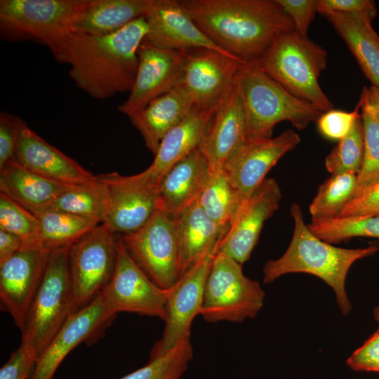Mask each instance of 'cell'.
<instances>
[{"label":"cell","mask_w":379,"mask_h":379,"mask_svg":"<svg viewBox=\"0 0 379 379\" xmlns=\"http://www.w3.org/2000/svg\"><path fill=\"white\" fill-rule=\"evenodd\" d=\"M155 0H89L78 18L74 32L89 35L114 33L145 17Z\"/></svg>","instance_id":"obj_29"},{"label":"cell","mask_w":379,"mask_h":379,"mask_svg":"<svg viewBox=\"0 0 379 379\" xmlns=\"http://www.w3.org/2000/svg\"><path fill=\"white\" fill-rule=\"evenodd\" d=\"M179 1L208 38L244 63L256 61L277 36L295 29L276 0Z\"/></svg>","instance_id":"obj_2"},{"label":"cell","mask_w":379,"mask_h":379,"mask_svg":"<svg viewBox=\"0 0 379 379\" xmlns=\"http://www.w3.org/2000/svg\"><path fill=\"white\" fill-rule=\"evenodd\" d=\"M361 110L364 153L361 169L357 175V187L354 197L379 181V124L368 111Z\"/></svg>","instance_id":"obj_38"},{"label":"cell","mask_w":379,"mask_h":379,"mask_svg":"<svg viewBox=\"0 0 379 379\" xmlns=\"http://www.w3.org/2000/svg\"><path fill=\"white\" fill-rule=\"evenodd\" d=\"M291 19L295 31L302 36L307 33L318 9L319 0H276Z\"/></svg>","instance_id":"obj_41"},{"label":"cell","mask_w":379,"mask_h":379,"mask_svg":"<svg viewBox=\"0 0 379 379\" xmlns=\"http://www.w3.org/2000/svg\"><path fill=\"white\" fill-rule=\"evenodd\" d=\"M354 371L379 372V328L347 360Z\"/></svg>","instance_id":"obj_43"},{"label":"cell","mask_w":379,"mask_h":379,"mask_svg":"<svg viewBox=\"0 0 379 379\" xmlns=\"http://www.w3.org/2000/svg\"><path fill=\"white\" fill-rule=\"evenodd\" d=\"M243 64L215 51L192 50L185 53L182 84L194 105L215 111L235 84Z\"/></svg>","instance_id":"obj_17"},{"label":"cell","mask_w":379,"mask_h":379,"mask_svg":"<svg viewBox=\"0 0 379 379\" xmlns=\"http://www.w3.org/2000/svg\"><path fill=\"white\" fill-rule=\"evenodd\" d=\"M238 77L248 138H270L274 127L284 121L302 130L325 112L291 94L255 62L243 64Z\"/></svg>","instance_id":"obj_5"},{"label":"cell","mask_w":379,"mask_h":379,"mask_svg":"<svg viewBox=\"0 0 379 379\" xmlns=\"http://www.w3.org/2000/svg\"><path fill=\"white\" fill-rule=\"evenodd\" d=\"M107 207V187L98 180L97 183L93 185L72 186L57 197L44 211L64 212L102 223Z\"/></svg>","instance_id":"obj_32"},{"label":"cell","mask_w":379,"mask_h":379,"mask_svg":"<svg viewBox=\"0 0 379 379\" xmlns=\"http://www.w3.org/2000/svg\"><path fill=\"white\" fill-rule=\"evenodd\" d=\"M36 216L39 221V247L51 253L70 247L100 222L72 214L46 211Z\"/></svg>","instance_id":"obj_30"},{"label":"cell","mask_w":379,"mask_h":379,"mask_svg":"<svg viewBox=\"0 0 379 379\" xmlns=\"http://www.w3.org/2000/svg\"><path fill=\"white\" fill-rule=\"evenodd\" d=\"M218 249L204 256L173 285L165 289L164 329L161 339L153 346L149 358L163 354L190 338L192 324L200 314L208 274Z\"/></svg>","instance_id":"obj_12"},{"label":"cell","mask_w":379,"mask_h":379,"mask_svg":"<svg viewBox=\"0 0 379 379\" xmlns=\"http://www.w3.org/2000/svg\"><path fill=\"white\" fill-rule=\"evenodd\" d=\"M248 138L247 119L238 77L216 107L199 149L208 160L212 172H215L222 168Z\"/></svg>","instance_id":"obj_21"},{"label":"cell","mask_w":379,"mask_h":379,"mask_svg":"<svg viewBox=\"0 0 379 379\" xmlns=\"http://www.w3.org/2000/svg\"><path fill=\"white\" fill-rule=\"evenodd\" d=\"M69 248L49 253L41 282L20 330L21 343L34 350L38 357L74 314Z\"/></svg>","instance_id":"obj_7"},{"label":"cell","mask_w":379,"mask_h":379,"mask_svg":"<svg viewBox=\"0 0 379 379\" xmlns=\"http://www.w3.org/2000/svg\"><path fill=\"white\" fill-rule=\"evenodd\" d=\"M265 296L259 282L244 274L241 264L218 251L208 274L200 315L210 323L242 322L257 315Z\"/></svg>","instance_id":"obj_8"},{"label":"cell","mask_w":379,"mask_h":379,"mask_svg":"<svg viewBox=\"0 0 379 379\" xmlns=\"http://www.w3.org/2000/svg\"><path fill=\"white\" fill-rule=\"evenodd\" d=\"M19 121L7 112L0 114V169L15 159Z\"/></svg>","instance_id":"obj_42"},{"label":"cell","mask_w":379,"mask_h":379,"mask_svg":"<svg viewBox=\"0 0 379 379\" xmlns=\"http://www.w3.org/2000/svg\"><path fill=\"white\" fill-rule=\"evenodd\" d=\"M0 229L18 236L25 248H39L38 218L0 192Z\"/></svg>","instance_id":"obj_37"},{"label":"cell","mask_w":379,"mask_h":379,"mask_svg":"<svg viewBox=\"0 0 379 379\" xmlns=\"http://www.w3.org/2000/svg\"><path fill=\"white\" fill-rule=\"evenodd\" d=\"M120 239L143 272L157 286L167 289L179 279V248L174 218L157 209L139 230Z\"/></svg>","instance_id":"obj_10"},{"label":"cell","mask_w":379,"mask_h":379,"mask_svg":"<svg viewBox=\"0 0 379 379\" xmlns=\"http://www.w3.org/2000/svg\"><path fill=\"white\" fill-rule=\"evenodd\" d=\"M148 33L145 17L106 35L74 32L52 55L69 65L75 85L92 98H109L130 91L138 66V51Z\"/></svg>","instance_id":"obj_1"},{"label":"cell","mask_w":379,"mask_h":379,"mask_svg":"<svg viewBox=\"0 0 379 379\" xmlns=\"http://www.w3.org/2000/svg\"><path fill=\"white\" fill-rule=\"evenodd\" d=\"M357 187L356 174L343 173L332 174L318 188L310 204L309 211L313 219L338 217L345 206L354 197Z\"/></svg>","instance_id":"obj_33"},{"label":"cell","mask_w":379,"mask_h":379,"mask_svg":"<svg viewBox=\"0 0 379 379\" xmlns=\"http://www.w3.org/2000/svg\"><path fill=\"white\" fill-rule=\"evenodd\" d=\"M291 214L294 222L291 243L280 258L265 262L263 281L269 284L289 273L314 275L333 289L342 313L348 314L352 307L345 287L347 272L357 260L378 252L379 245L374 244L355 249L334 246L310 231L298 204L291 205Z\"/></svg>","instance_id":"obj_3"},{"label":"cell","mask_w":379,"mask_h":379,"mask_svg":"<svg viewBox=\"0 0 379 379\" xmlns=\"http://www.w3.org/2000/svg\"><path fill=\"white\" fill-rule=\"evenodd\" d=\"M145 18L148 33L143 41L147 44L160 48L182 52L208 49L240 61L208 38L179 1L155 0Z\"/></svg>","instance_id":"obj_20"},{"label":"cell","mask_w":379,"mask_h":379,"mask_svg":"<svg viewBox=\"0 0 379 379\" xmlns=\"http://www.w3.org/2000/svg\"><path fill=\"white\" fill-rule=\"evenodd\" d=\"M364 153V130L361 115L349 133L326 157V168L331 175L343 173L357 175L362 165Z\"/></svg>","instance_id":"obj_36"},{"label":"cell","mask_w":379,"mask_h":379,"mask_svg":"<svg viewBox=\"0 0 379 379\" xmlns=\"http://www.w3.org/2000/svg\"><path fill=\"white\" fill-rule=\"evenodd\" d=\"M115 317L106 309L100 295L73 314L39 355L29 379H53L67 355L82 343L98 341Z\"/></svg>","instance_id":"obj_16"},{"label":"cell","mask_w":379,"mask_h":379,"mask_svg":"<svg viewBox=\"0 0 379 379\" xmlns=\"http://www.w3.org/2000/svg\"><path fill=\"white\" fill-rule=\"evenodd\" d=\"M179 248V278L214 249L226 231L204 211L198 199L174 218Z\"/></svg>","instance_id":"obj_26"},{"label":"cell","mask_w":379,"mask_h":379,"mask_svg":"<svg viewBox=\"0 0 379 379\" xmlns=\"http://www.w3.org/2000/svg\"><path fill=\"white\" fill-rule=\"evenodd\" d=\"M37 352L21 343L0 369V379H29L34 368Z\"/></svg>","instance_id":"obj_40"},{"label":"cell","mask_w":379,"mask_h":379,"mask_svg":"<svg viewBox=\"0 0 379 379\" xmlns=\"http://www.w3.org/2000/svg\"><path fill=\"white\" fill-rule=\"evenodd\" d=\"M359 109V102L352 112L332 109L324 112L317 121L319 132L327 139L340 141L349 133L355 121L361 117Z\"/></svg>","instance_id":"obj_39"},{"label":"cell","mask_w":379,"mask_h":379,"mask_svg":"<svg viewBox=\"0 0 379 379\" xmlns=\"http://www.w3.org/2000/svg\"><path fill=\"white\" fill-rule=\"evenodd\" d=\"M379 215V181L363 193L354 197L338 217Z\"/></svg>","instance_id":"obj_44"},{"label":"cell","mask_w":379,"mask_h":379,"mask_svg":"<svg viewBox=\"0 0 379 379\" xmlns=\"http://www.w3.org/2000/svg\"><path fill=\"white\" fill-rule=\"evenodd\" d=\"M100 295L106 309L114 315L126 312L165 319V289L152 281L136 264L120 238H117L112 277Z\"/></svg>","instance_id":"obj_11"},{"label":"cell","mask_w":379,"mask_h":379,"mask_svg":"<svg viewBox=\"0 0 379 379\" xmlns=\"http://www.w3.org/2000/svg\"><path fill=\"white\" fill-rule=\"evenodd\" d=\"M22 248L23 243L18 236L0 229V265Z\"/></svg>","instance_id":"obj_46"},{"label":"cell","mask_w":379,"mask_h":379,"mask_svg":"<svg viewBox=\"0 0 379 379\" xmlns=\"http://www.w3.org/2000/svg\"><path fill=\"white\" fill-rule=\"evenodd\" d=\"M185 53L142 42L136 77L127 99L118 109L129 117L151 101L182 84Z\"/></svg>","instance_id":"obj_15"},{"label":"cell","mask_w":379,"mask_h":379,"mask_svg":"<svg viewBox=\"0 0 379 379\" xmlns=\"http://www.w3.org/2000/svg\"><path fill=\"white\" fill-rule=\"evenodd\" d=\"M39 248L21 249L0 265V302L22 329L49 256Z\"/></svg>","instance_id":"obj_19"},{"label":"cell","mask_w":379,"mask_h":379,"mask_svg":"<svg viewBox=\"0 0 379 379\" xmlns=\"http://www.w3.org/2000/svg\"><path fill=\"white\" fill-rule=\"evenodd\" d=\"M98 180L107 187V207L103 222L115 234L133 232L142 227L157 209V192L117 180L112 173Z\"/></svg>","instance_id":"obj_23"},{"label":"cell","mask_w":379,"mask_h":379,"mask_svg":"<svg viewBox=\"0 0 379 379\" xmlns=\"http://www.w3.org/2000/svg\"><path fill=\"white\" fill-rule=\"evenodd\" d=\"M300 142L299 135L292 129L275 138H248L227 160L222 169L237 191L242 204L277 162Z\"/></svg>","instance_id":"obj_14"},{"label":"cell","mask_w":379,"mask_h":379,"mask_svg":"<svg viewBox=\"0 0 379 379\" xmlns=\"http://www.w3.org/2000/svg\"><path fill=\"white\" fill-rule=\"evenodd\" d=\"M281 198V191L277 181L265 178L241 206L218 251L241 265L246 262L258 243L265 222L278 209Z\"/></svg>","instance_id":"obj_18"},{"label":"cell","mask_w":379,"mask_h":379,"mask_svg":"<svg viewBox=\"0 0 379 379\" xmlns=\"http://www.w3.org/2000/svg\"><path fill=\"white\" fill-rule=\"evenodd\" d=\"M375 319L379 322V306L377 307L373 312Z\"/></svg>","instance_id":"obj_48"},{"label":"cell","mask_w":379,"mask_h":379,"mask_svg":"<svg viewBox=\"0 0 379 379\" xmlns=\"http://www.w3.org/2000/svg\"><path fill=\"white\" fill-rule=\"evenodd\" d=\"M88 1L1 0V38L11 42L33 41L53 53L74 32Z\"/></svg>","instance_id":"obj_6"},{"label":"cell","mask_w":379,"mask_h":379,"mask_svg":"<svg viewBox=\"0 0 379 379\" xmlns=\"http://www.w3.org/2000/svg\"><path fill=\"white\" fill-rule=\"evenodd\" d=\"M307 226L314 235L329 244L357 237L379 239V215L312 218Z\"/></svg>","instance_id":"obj_34"},{"label":"cell","mask_w":379,"mask_h":379,"mask_svg":"<svg viewBox=\"0 0 379 379\" xmlns=\"http://www.w3.org/2000/svg\"><path fill=\"white\" fill-rule=\"evenodd\" d=\"M288 92L323 112L333 105L319 79L327 64V53L319 44L294 30L280 34L255 62Z\"/></svg>","instance_id":"obj_4"},{"label":"cell","mask_w":379,"mask_h":379,"mask_svg":"<svg viewBox=\"0 0 379 379\" xmlns=\"http://www.w3.org/2000/svg\"><path fill=\"white\" fill-rule=\"evenodd\" d=\"M193 357L190 338L154 358L143 367L120 379H180Z\"/></svg>","instance_id":"obj_35"},{"label":"cell","mask_w":379,"mask_h":379,"mask_svg":"<svg viewBox=\"0 0 379 379\" xmlns=\"http://www.w3.org/2000/svg\"><path fill=\"white\" fill-rule=\"evenodd\" d=\"M15 160L36 173L64 184L88 185L98 182V176L46 142L21 119Z\"/></svg>","instance_id":"obj_22"},{"label":"cell","mask_w":379,"mask_h":379,"mask_svg":"<svg viewBox=\"0 0 379 379\" xmlns=\"http://www.w3.org/2000/svg\"><path fill=\"white\" fill-rule=\"evenodd\" d=\"M198 201L207 215L226 232L242 205L237 191L222 168L212 172Z\"/></svg>","instance_id":"obj_31"},{"label":"cell","mask_w":379,"mask_h":379,"mask_svg":"<svg viewBox=\"0 0 379 379\" xmlns=\"http://www.w3.org/2000/svg\"><path fill=\"white\" fill-rule=\"evenodd\" d=\"M117 255V238L100 223L69 248L74 313L89 305L107 287Z\"/></svg>","instance_id":"obj_9"},{"label":"cell","mask_w":379,"mask_h":379,"mask_svg":"<svg viewBox=\"0 0 379 379\" xmlns=\"http://www.w3.org/2000/svg\"><path fill=\"white\" fill-rule=\"evenodd\" d=\"M322 15L344 40L365 76L379 87V36L366 15L325 11Z\"/></svg>","instance_id":"obj_28"},{"label":"cell","mask_w":379,"mask_h":379,"mask_svg":"<svg viewBox=\"0 0 379 379\" xmlns=\"http://www.w3.org/2000/svg\"><path fill=\"white\" fill-rule=\"evenodd\" d=\"M361 108L368 111L379 124V87L364 86L359 101Z\"/></svg>","instance_id":"obj_47"},{"label":"cell","mask_w":379,"mask_h":379,"mask_svg":"<svg viewBox=\"0 0 379 379\" xmlns=\"http://www.w3.org/2000/svg\"><path fill=\"white\" fill-rule=\"evenodd\" d=\"M194 105L190 93L180 84L128 117L154 155L164 136L184 119Z\"/></svg>","instance_id":"obj_25"},{"label":"cell","mask_w":379,"mask_h":379,"mask_svg":"<svg viewBox=\"0 0 379 379\" xmlns=\"http://www.w3.org/2000/svg\"><path fill=\"white\" fill-rule=\"evenodd\" d=\"M357 13L373 20L377 15L375 1L371 0H319L317 12Z\"/></svg>","instance_id":"obj_45"},{"label":"cell","mask_w":379,"mask_h":379,"mask_svg":"<svg viewBox=\"0 0 379 379\" xmlns=\"http://www.w3.org/2000/svg\"><path fill=\"white\" fill-rule=\"evenodd\" d=\"M72 186L36 173L15 159L0 169V192L35 215Z\"/></svg>","instance_id":"obj_27"},{"label":"cell","mask_w":379,"mask_h":379,"mask_svg":"<svg viewBox=\"0 0 379 379\" xmlns=\"http://www.w3.org/2000/svg\"><path fill=\"white\" fill-rule=\"evenodd\" d=\"M212 173L197 148L175 165L157 190V209L174 218L198 199Z\"/></svg>","instance_id":"obj_24"},{"label":"cell","mask_w":379,"mask_h":379,"mask_svg":"<svg viewBox=\"0 0 379 379\" xmlns=\"http://www.w3.org/2000/svg\"><path fill=\"white\" fill-rule=\"evenodd\" d=\"M214 110L196 105L161 140L150 166L133 175L112 172L118 180L135 187L157 192L163 178L179 161L201 144L211 123Z\"/></svg>","instance_id":"obj_13"}]
</instances>
